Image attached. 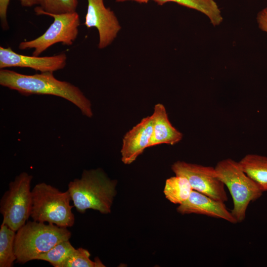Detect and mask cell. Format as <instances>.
<instances>
[{
  "label": "cell",
  "mask_w": 267,
  "mask_h": 267,
  "mask_svg": "<svg viewBox=\"0 0 267 267\" xmlns=\"http://www.w3.org/2000/svg\"><path fill=\"white\" fill-rule=\"evenodd\" d=\"M31 217L33 221L50 223L60 227H70L75 222L68 190L61 191L45 182L35 185L32 190Z\"/></svg>",
  "instance_id": "obj_4"
},
{
  "label": "cell",
  "mask_w": 267,
  "mask_h": 267,
  "mask_svg": "<svg viewBox=\"0 0 267 267\" xmlns=\"http://www.w3.org/2000/svg\"><path fill=\"white\" fill-rule=\"evenodd\" d=\"M33 176L22 172L9 182L8 189L0 200L2 222L17 231L31 216L32 193L31 183Z\"/></svg>",
  "instance_id": "obj_6"
},
{
  "label": "cell",
  "mask_w": 267,
  "mask_h": 267,
  "mask_svg": "<svg viewBox=\"0 0 267 267\" xmlns=\"http://www.w3.org/2000/svg\"><path fill=\"white\" fill-rule=\"evenodd\" d=\"M116 2H124L125 1L128 0H133L136 1L139 3H147L150 0H115Z\"/></svg>",
  "instance_id": "obj_24"
},
{
  "label": "cell",
  "mask_w": 267,
  "mask_h": 267,
  "mask_svg": "<svg viewBox=\"0 0 267 267\" xmlns=\"http://www.w3.org/2000/svg\"><path fill=\"white\" fill-rule=\"evenodd\" d=\"M245 174L253 179L263 191H267V157L248 154L239 162Z\"/></svg>",
  "instance_id": "obj_14"
},
{
  "label": "cell",
  "mask_w": 267,
  "mask_h": 267,
  "mask_svg": "<svg viewBox=\"0 0 267 267\" xmlns=\"http://www.w3.org/2000/svg\"><path fill=\"white\" fill-rule=\"evenodd\" d=\"M54 21L41 36L31 41L21 42L18 45L20 50L33 49L32 55L39 56L48 48L56 43L70 46L77 38L80 25V17L75 11L63 14L46 13Z\"/></svg>",
  "instance_id": "obj_7"
},
{
  "label": "cell",
  "mask_w": 267,
  "mask_h": 267,
  "mask_svg": "<svg viewBox=\"0 0 267 267\" xmlns=\"http://www.w3.org/2000/svg\"><path fill=\"white\" fill-rule=\"evenodd\" d=\"M257 20L260 29L267 33V7L258 13Z\"/></svg>",
  "instance_id": "obj_22"
},
{
  "label": "cell",
  "mask_w": 267,
  "mask_h": 267,
  "mask_svg": "<svg viewBox=\"0 0 267 267\" xmlns=\"http://www.w3.org/2000/svg\"><path fill=\"white\" fill-rule=\"evenodd\" d=\"M76 250L69 240L60 242L47 252L38 256L35 260L48 262L54 267L61 264Z\"/></svg>",
  "instance_id": "obj_18"
},
{
  "label": "cell",
  "mask_w": 267,
  "mask_h": 267,
  "mask_svg": "<svg viewBox=\"0 0 267 267\" xmlns=\"http://www.w3.org/2000/svg\"><path fill=\"white\" fill-rule=\"evenodd\" d=\"M16 231L2 222L0 228V267H12L16 261L14 253Z\"/></svg>",
  "instance_id": "obj_17"
},
{
  "label": "cell",
  "mask_w": 267,
  "mask_h": 267,
  "mask_svg": "<svg viewBox=\"0 0 267 267\" xmlns=\"http://www.w3.org/2000/svg\"><path fill=\"white\" fill-rule=\"evenodd\" d=\"M90 253L86 249L79 248L68 257L60 267H104L98 257L94 261L90 259Z\"/></svg>",
  "instance_id": "obj_20"
},
{
  "label": "cell",
  "mask_w": 267,
  "mask_h": 267,
  "mask_svg": "<svg viewBox=\"0 0 267 267\" xmlns=\"http://www.w3.org/2000/svg\"><path fill=\"white\" fill-rule=\"evenodd\" d=\"M23 7H32L40 4L41 0H18Z\"/></svg>",
  "instance_id": "obj_23"
},
{
  "label": "cell",
  "mask_w": 267,
  "mask_h": 267,
  "mask_svg": "<svg viewBox=\"0 0 267 267\" xmlns=\"http://www.w3.org/2000/svg\"><path fill=\"white\" fill-rule=\"evenodd\" d=\"M182 215L195 214L222 219L232 223L237 221L229 212L224 202L216 200L193 190L188 198L177 208Z\"/></svg>",
  "instance_id": "obj_11"
},
{
  "label": "cell",
  "mask_w": 267,
  "mask_h": 267,
  "mask_svg": "<svg viewBox=\"0 0 267 267\" xmlns=\"http://www.w3.org/2000/svg\"><path fill=\"white\" fill-rule=\"evenodd\" d=\"M151 116L153 131L149 147L161 144L173 145L182 139V134L171 123L164 105L161 103L156 104Z\"/></svg>",
  "instance_id": "obj_13"
},
{
  "label": "cell",
  "mask_w": 267,
  "mask_h": 267,
  "mask_svg": "<svg viewBox=\"0 0 267 267\" xmlns=\"http://www.w3.org/2000/svg\"><path fill=\"white\" fill-rule=\"evenodd\" d=\"M171 168L176 175L186 178L193 190L216 200L227 201L225 185L218 178L215 168L178 161Z\"/></svg>",
  "instance_id": "obj_8"
},
{
  "label": "cell",
  "mask_w": 267,
  "mask_h": 267,
  "mask_svg": "<svg viewBox=\"0 0 267 267\" xmlns=\"http://www.w3.org/2000/svg\"><path fill=\"white\" fill-rule=\"evenodd\" d=\"M158 5L173 2L188 8L197 10L206 15L214 26L222 21L221 11L214 0H153Z\"/></svg>",
  "instance_id": "obj_15"
},
{
  "label": "cell",
  "mask_w": 267,
  "mask_h": 267,
  "mask_svg": "<svg viewBox=\"0 0 267 267\" xmlns=\"http://www.w3.org/2000/svg\"><path fill=\"white\" fill-rule=\"evenodd\" d=\"M0 85L22 95H51L63 98L74 104L82 114L91 118L90 101L81 89L71 83L57 79L53 72L25 75L5 69H0Z\"/></svg>",
  "instance_id": "obj_1"
},
{
  "label": "cell",
  "mask_w": 267,
  "mask_h": 267,
  "mask_svg": "<svg viewBox=\"0 0 267 267\" xmlns=\"http://www.w3.org/2000/svg\"><path fill=\"white\" fill-rule=\"evenodd\" d=\"M153 131L152 116L143 118L129 131L123 138L121 150V160L125 164H130L149 147Z\"/></svg>",
  "instance_id": "obj_12"
},
{
  "label": "cell",
  "mask_w": 267,
  "mask_h": 267,
  "mask_svg": "<svg viewBox=\"0 0 267 267\" xmlns=\"http://www.w3.org/2000/svg\"><path fill=\"white\" fill-rule=\"evenodd\" d=\"M217 175L228 189L233 202L231 213L238 222H243L249 204L261 197L263 191L242 170L238 162L222 160L215 167Z\"/></svg>",
  "instance_id": "obj_5"
},
{
  "label": "cell",
  "mask_w": 267,
  "mask_h": 267,
  "mask_svg": "<svg viewBox=\"0 0 267 267\" xmlns=\"http://www.w3.org/2000/svg\"><path fill=\"white\" fill-rule=\"evenodd\" d=\"M10 0H0V25L3 30L9 29L7 20V11Z\"/></svg>",
  "instance_id": "obj_21"
},
{
  "label": "cell",
  "mask_w": 267,
  "mask_h": 267,
  "mask_svg": "<svg viewBox=\"0 0 267 267\" xmlns=\"http://www.w3.org/2000/svg\"><path fill=\"white\" fill-rule=\"evenodd\" d=\"M193 190L186 178L176 175L166 180L164 193L170 202L180 205L188 198Z\"/></svg>",
  "instance_id": "obj_16"
},
{
  "label": "cell",
  "mask_w": 267,
  "mask_h": 267,
  "mask_svg": "<svg viewBox=\"0 0 267 267\" xmlns=\"http://www.w3.org/2000/svg\"><path fill=\"white\" fill-rule=\"evenodd\" d=\"M78 4V0H41L34 11L38 15L72 13L76 11Z\"/></svg>",
  "instance_id": "obj_19"
},
{
  "label": "cell",
  "mask_w": 267,
  "mask_h": 267,
  "mask_svg": "<svg viewBox=\"0 0 267 267\" xmlns=\"http://www.w3.org/2000/svg\"><path fill=\"white\" fill-rule=\"evenodd\" d=\"M71 232L67 227L37 221H28L17 231L14 240L16 262L25 264L35 260L39 255L58 243L69 240Z\"/></svg>",
  "instance_id": "obj_3"
},
{
  "label": "cell",
  "mask_w": 267,
  "mask_h": 267,
  "mask_svg": "<svg viewBox=\"0 0 267 267\" xmlns=\"http://www.w3.org/2000/svg\"><path fill=\"white\" fill-rule=\"evenodd\" d=\"M88 8L84 24L88 28H96L99 34V49L109 45L121 27L114 12L106 7L103 0H87Z\"/></svg>",
  "instance_id": "obj_9"
},
{
  "label": "cell",
  "mask_w": 267,
  "mask_h": 267,
  "mask_svg": "<svg viewBox=\"0 0 267 267\" xmlns=\"http://www.w3.org/2000/svg\"><path fill=\"white\" fill-rule=\"evenodd\" d=\"M116 184L101 169L84 170L80 178L69 182L67 190L79 213L92 209L108 214L116 194Z\"/></svg>",
  "instance_id": "obj_2"
},
{
  "label": "cell",
  "mask_w": 267,
  "mask_h": 267,
  "mask_svg": "<svg viewBox=\"0 0 267 267\" xmlns=\"http://www.w3.org/2000/svg\"><path fill=\"white\" fill-rule=\"evenodd\" d=\"M67 63L65 53L51 56H27L14 51L10 47L0 46V69L29 68L40 72H53L63 69Z\"/></svg>",
  "instance_id": "obj_10"
}]
</instances>
